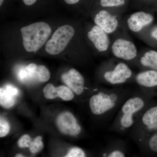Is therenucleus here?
Here are the masks:
<instances>
[{"mask_svg":"<svg viewBox=\"0 0 157 157\" xmlns=\"http://www.w3.org/2000/svg\"><path fill=\"white\" fill-rule=\"evenodd\" d=\"M24 47L28 52H36L44 45L51 33L50 26L44 22L32 24L21 29Z\"/></svg>","mask_w":157,"mask_h":157,"instance_id":"nucleus-1","label":"nucleus"},{"mask_svg":"<svg viewBox=\"0 0 157 157\" xmlns=\"http://www.w3.org/2000/svg\"><path fill=\"white\" fill-rule=\"evenodd\" d=\"M74 33L75 30L70 25L59 27L46 43L45 48L46 52L52 55L60 53L67 46Z\"/></svg>","mask_w":157,"mask_h":157,"instance_id":"nucleus-2","label":"nucleus"},{"mask_svg":"<svg viewBox=\"0 0 157 157\" xmlns=\"http://www.w3.org/2000/svg\"><path fill=\"white\" fill-rule=\"evenodd\" d=\"M117 99V96L115 94L99 92L90 98L91 111L95 115L104 114L115 107Z\"/></svg>","mask_w":157,"mask_h":157,"instance_id":"nucleus-3","label":"nucleus"},{"mask_svg":"<svg viewBox=\"0 0 157 157\" xmlns=\"http://www.w3.org/2000/svg\"><path fill=\"white\" fill-rule=\"evenodd\" d=\"M144 106V101L140 97H134L127 100L121 108L123 114L120 119L121 127L125 128L132 127L134 122V114L143 109Z\"/></svg>","mask_w":157,"mask_h":157,"instance_id":"nucleus-4","label":"nucleus"},{"mask_svg":"<svg viewBox=\"0 0 157 157\" xmlns=\"http://www.w3.org/2000/svg\"><path fill=\"white\" fill-rule=\"evenodd\" d=\"M113 54L117 58L126 61H131L136 58L137 49L132 41L124 39H118L111 45Z\"/></svg>","mask_w":157,"mask_h":157,"instance_id":"nucleus-5","label":"nucleus"},{"mask_svg":"<svg viewBox=\"0 0 157 157\" xmlns=\"http://www.w3.org/2000/svg\"><path fill=\"white\" fill-rule=\"evenodd\" d=\"M56 124L60 132L65 135L75 136L81 131V127L77 123L76 118L70 112L60 113L57 118Z\"/></svg>","mask_w":157,"mask_h":157,"instance_id":"nucleus-6","label":"nucleus"},{"mask_svg":"<svg viewBox=\"0 0 157 157\" xmlns=\"http://www.w3.org/2000/svg\"><path fill=\"white\" fill-rule=\"evenodd\" d=\"M94 21L96 25L109 35L115 32L119 26L117 17L107 9H102L98 12L95 16Z\"/></svg>","mask_w":157,"mask_h":157,"instance_id":"nucleus-7","label":"nucleus"},{"mask_svg":"<svg viewBox=\"0 0 157 157\" xmlns=\"http://www.w3.org/2000/svg\"><path fill=\"white\" fill-rule=\"evenodd\" d=\"M132 70L125 63H118L114 69L104 74L105 80L112 85L122 84L132 77Z\"/></svg>","mask_w":157,"mask_h":157,"instance_id":"nucleus-8","label":"nucleus"},{"mask_svg":"<svg viewBox=\"0 0 157 157\" xmlns=\"http://www.w3.org/2000/svg\"><path fill=\"white\" fill-rule=\"evenodd\" d=\"M154 17L151 14L144 11H138L131 14L127 20L129 29L138 33L153 22Z\"/></svg>","mask_w":157,"mask_h":157,"instance_id":"nucleus-9","label":"nucleus"},{"mask_svg":"<svg viewBox=\"0 0 157 157\" xmlns=\"http://www.w3.org/2000/svg\"><path fill=\"white\" fill-rule=\"evenodd\" d=\"M109 34L100 27L94 26L88 33V37L99 52L107 51L110 45Z\"/></svg>","mask_w":157,"mask_h":157,"instance_id":"nucleus-10","label":"nucleus"},{"mask_svg":"<svg viewBox=\"0 0 157 157\" xmlns=\"http://www.w3.org/2000/svg\"><path fill=\"white\" fill-rule=\"evenodd\" d=\"M62 79L68 87L79 95L84 89V78L79 72L74 69H71L67 73H64Z\"/></svg>","mask_w":157,"mask_h":157,"instance_id":"nucleus-11","label":"nucleus"},{"mask_svg":"<svg viewBox=\"0 0 157 157\" xmlns=\"http://www.w3.org/2000/svg\"><path fill=\"white\" fill-rule=\"evenodd\" d=\"M136 80L139 85L144 87L150 88L157 86V71L149 70L138 73Z\"/></svg>","mask_w":157,"mask_h":157,"instance_id":"nucleus-12","label":"nucleus"},{"mask_svg":"<svg viewBox=\"0 0 157 157\" xmlns=\"http://www.w3.org/2000/svg\"><path fill=\"white\" fill-rule=\"evenodd\" d=\"M142 123L149 130L157 129V106L148 109L142 117Z\"/></svg>","mask_w":157,"mask_h":157,"instance_id":"nucleus-13","label":"nucleus"},{"mask_svg":"<svg viewBox=\"0 0 157 157\" xmlns=\"http://www.w3.org/2000/svg\"><path fill=\"white\" fill-rule=\"evenodd\" d=\"M142 66L157 71V51L154 50L146 52L140 59Z\"/></svg>","mask_w":157,"mask_h":157,"instance_id":"nucleus-14","label":"nucleus"},{"mask_svg":"<svg viewBox=\"0 0 157 157\" xmlns=\"http://www.w3.org/2000/svg\"><path fill=\"white\" fill-rule=\"evenodd\" d=\"M15 97L4 88L0 89V104L6 108H11L15 104Z\"/></svg>","mask_w":157,"mask_h":157,"instance_id":"nucleus-15","label":"nucleus"},{"mask_svg":"<svg viewBox=\"0 0 157 157\" xmlns=\"http://www.w3.org/2000/svg\"><path fill=\"white\" fill-rule=\"evenodd\" d=\"M128 2V0H100V4L103 8L109 9L121 8Z\"/></svg>","mask_w":157,"mask_h":157,"instance_id":"nucleus-16","label":"nucleus"},{"mask_svg":"<svg viewBox=\"0 0 157 157\" xmlns=\"http://www.w3.org/2000/svg\"><path fill=\"white\" fill-rule=\"evenodd\" d=\"M57 90L58 97L63 101H71L74 98L73 92L68 86H60L57 87Z\"/></svg>","mask_w":157,"mask_h":157,"instance_id":"nucleus-17","label":"nucleus"},{"mask_svg":"<svg viewBox=\"0 0 157 157\" xmlns=\"http://www.w3.org/2000/svg\"><path fill=\"white\" fill-rule=\"evenodd\" d=\"M50 73L49 70L44 66H37L36 78L41 82H46L49 80Z\"/></svg>","mask_w":157,"mask_h":157,"instance_id":"nucleus-18","label":"nucleus"},{"mask_svg":"<svg viewBox=\"0 0 157 157\" xmlns=\"http://www.w3.org/2000/svg\"><path fill=\"white\" fill-rule=\"evenodd\" d=\"M44 97L46 99L52 100L58 97L57 87L51 83L46 85L43 90Z\"/></svg>","mask_w":157,"mask_h":157,"instance_id":"nucleus-19","label":"nucleus"},{"mask_svg":"<svg viewBox=\"0 0 157 157\" xmlns=\"http://www.w3.org/2000/svg\"><path fill=\"white\" fill-rule=\"evenodd\" d=\"M42 139V138L41 136H38L32 141L29 147L31 153L36 154L42 150L44 147Z\"/></svg>","mask_w":157,"mask_h":157,"instance_id":"nucleus-20","label":"nucleus"},{"mask_svg":"<svg viewBox=\"0 0 157 157\" xmlns=\"http://www.w3.org/2000/svg\"><path fill=\"white\" fill-rule=\"evenodd\" d=\"M10 126L9 122L1 117L0 119V137H5L10 132Z\"/></svg>","mask_w":157,"mask_h":157,"instance_id":"nucleus-21","label":"nucleus"},{"mask_svg":"<svg viewBox=\"0 0 157 157\" xmlns=\"http://www.w3.org/2000/svg\"><path fill=\"white\" fill-rule=\"evenodd\" d=\"M84 151L79 147H74L70 149L66 157H84L86 156Z\"/></svg>","mask_w":157,"mask_h":157,"instance_id":"nucleus-22","label":"nucleus"},{"mask_svg":"<svg viewBox=\"0 0 157 157\" xmlns=\"http://www.w3.org/2000/svg\"><path fill=\"white\" fill-rule=\"evenodd\" d=\"M32 142V138L28 135H23L18 141V146L20 148L29 147Z\"/></svg>","mask_w":157,"mask_h":157,"instance_id":"nucleus-23","label":"nucleus"},{"mask_svg":"<svg viewBox=\"0 0 157 157\" xmlns=\"http://www.w3.org/2000/svg\"><path fill=\"white\" fill-rule=\"evenodd\" d=\"M148 145L151 151L157 152V133L153 135L150 138Z\"/></svg>","mask_w":157,"mask_h":157,"instance_id":"nucleus-24","label":"nucleus"},{"mask_svg":"<svg viewBox=\"0 0 157 157\" xmlns=\"http://www.w3.org/2000/svg\"><path fill=\"white\" fill-rule=\"evenodd\" d=\"M5 89L7 91L9 92L11 94L13 95L14 97L17 96L19 94V90L17 88L14 87L13 86L11 85H7L4 87Z\"/></svg>","mask_w":157,"mask_h":157,"instance_id":"nucleus-25","label":"nucleus"},{"mask_svg":"<svg viewBox=\"0 0 157 157\" xmlns=\"http://www.w3.org/2000/svg\"><path fill=\"white\" fill-rule=\"evenodd\" d=\"M125 156L124 154L120 150L113 151L107 155L109 157H124Z\"/></svg>","mask_w":157,"mask_h":157,"instance_id":"nucleus-26","label":"nucleus"},{"mask_svg":"<svg viewBox=\"0 0 157 157\" xmlns=\"http://www.w3.org/2000/svg\"><path fill=\"white\" fill-rule=\"evenodd\" d=\"M24 3L27 6H30L33 5L36 2L37 0H22Z\"/></svg>","mask_w":157,"mask_h":157,"instance_id":"nucleus-27","label":"nucleus"},{"mask_svg":"<svg viewBox=\"0 0 157 157\" xmlns=\"http://www.w3.org/2000/svg\"><path fill=\"white\" fill-rule=\"evenodd\" d=\"M66 3H67L70 5H73V4H76L79 2V0H64Z\"/></svg>","mask_w":157,"mask_h":157,"instance_id":"nucleus-28","label":"nucleus"},{"mask_svg":"<svg viewBox=\"0 0 157 157\" xmlns=\"http://www.w3.org/2000/svg\"><path fill=\"white\" fill-rule=\"evenodd\" d=\"M151 36L154 39H156L157 40V28L155 29L151 33Z\"/></svg>","mask_w":157,"mask_h":157,"instance_id":"nucleus-29","label":"nucleus"},{"mask_svg":"<svg viewBox=\"0 0 157 157\" xmlns=\"http://www.w3.org/2000/svg\"><path fill=\"white\" fill-rule=\"evenodd\" d=\"M15 157H24V156L23 155L20 154H18L16 155H15Z\"/></svg>","mask_w":157,"mask_h":157,"instance_id":"nucleus-30","label":"nucleus"},{"mask_svg":"<svg viewBox=\"0 0 157 157\" xmlns=\"http://www.w3.org/2000/svg\"><path fill=\"white\" fill-rule=\"evenodd\" d=\"M144 1H146V2H156L157 0H144Z\"/></svg>","mask_w":157,"mask_h":157,"instance_id":"nucleus-31","label":"nucleus"},{"mask_svg":"<svg viewBox=\"0 0 157 157\" xmlns=\"http://www.w3.org/2000/svg\"><path fill=\"white\" fill-rule=\"evenodd\" d=\"M4 0H0V6H2V4L4 2Z\"/></svg>","mask_w":157,"mask_h":157,"instance_id":"nucleus-32","label":"nucleus"}]
</instances>
